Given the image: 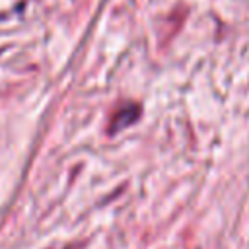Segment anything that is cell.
Returning a JSON list of instances; mask_svg holds the SVG:
<instances>
[{"label": "cell", "mask_w": 249, "mask_h": 249, "mask_svg": "<svg viewBox=\"0 0 249 249\" xmlns=\"http://www.w3.org/2000/svg\"><path fill=\"white\" fill-rule=\"evenodd\" d=\"M138 117H140V107L136 103H130V105L123 107L121 111H117V115L111 121V132H117V130H121L124 126L132 124Z\"/></svg>", "instance_id": "obj_1"}]
</instances>
